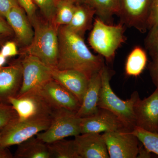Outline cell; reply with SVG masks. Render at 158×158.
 Returning a JSON list of instances; mask_svg holds the SVG:
<instances>
[{"label":"cell","mask_w":158,"mask_h":158,"mask_svg":"<svg viewBox=\"0 0 158 158\" xmlns=\"http://www.w3.org/2000/svg\"><path fill=\"white\" fill-rule=\"evenodd\" d=\"M81 134L129 131L124 123L113 113L99 108L91 116L81 118Z\"/></svg>","instance_id":"obj_11"},{"label":"cell","mask_w":158,"mask_h":158,"mask_svg":"<svg viewBox=\"0 0 158 158\" xmlns=\"http://www.w3.org/2000/svg\"><path fill=\"white\" fill-rule=\"evenodd\" d=\"M101 71L94 74L89 79L81 106L76 113L80 118L93 115L99 109L98 103L102 87Z\"/></svg>","instance_id":"obj_18"},{"label":"cell","mask_w":158,"mask_h":158,"mask_svg":"<svg viewBox=\"0 0 158 158\" xmlns=\"http://www.w3.org/2000/svg\"><path fill=\"white\" fill-rule=\"evenodd\" d=\"M36 90L55 109H65L77 113L81 106L74 95L53 79Z\"/></svg>","instance_id":"obj_12"},{"label":"cell","mask_w":158,"mask_h":158,"mask_svg":"<svg viewBox=\"0 0 158 158\" xmlns=\"http://www.w3.org/2000/svg\"><path fill=\"white\" fill-rule=\"evenodd\" d=\"M85 3L94 9L95 15L102 21L113 24V16L118 12V0H85Z\"/></svg>","instance_id":"obj_21"},{"label":"cell","mask_w":158,"mask_h":158,"mask_svg":"<svg viewBox=\"0 0 158 158\" xmlns=\"http://www.w3.org/2000/svg\"><path fill=\"white\" fill-rule=\"evenodd\" d=\"M13 31L8 23L2 18L0 17V34L10 36L13 34Z\"/></svg>","instance_id":"obj_34"},{"label":"cell","mask_w":158,"mask_h":158,"mask_svg":"<svg viewBox=\"0 0 158 158\" xmlns=\"http://www.w3.org/2000/svg\"><path fill=\"white\" fill-rule=\"evenodd\" d=\"M77 4H82L85 3V0H74Z\"/></svg>","instance_id":"obj_38"},{"label":"cell","mask_w":158,"mask_h":158,"mask_svg":"<svg viewBox=\"0 0 158 158\" xmlns=\"http://www.w3.org/2000/svg\"><path fill=\"white\" fill-rule=\"evenodd\" d=\"M22 79L21 61L0 68V103L9 104L10 98L17 96Z\"/></svg>","instance_id":"obj_14"},{"label":"cell","mask_w":158,"mask_h":158,"mask_svg":"<svg viewBox=\"0 0 158 158\" xmlns=\"http://www.w3.org/2000/svg\"><path fill=\"white\" fill-rule=\"evenodd\" d=\"M13 155L8 149V147H4L1 142V132L0 131V158H12Z\"/></svg>","instance_id":"obj_35"},{"label":"cell","mask_w":158,"mask_h":158,"mask_svg":"<svg viewBox=\"0 0 158 158\" xmlns=\"http://www.w3.org/2000/svg\"><path fill=\"white\" fill-rule=\"evenodd\" d=\"M7 36H7V35H5V34H0V44L4 42V40H5Z\"/></svg>","instance_id":"obj_37"},{"label":"cell","mask_w":158,"mask_h":158,"mask_svg":"<svg viewBox=\"0 0 158 158\" xmlns=\"http://www.w3.org/2000/svg\"><path fill=\"white\" fill-rule=\"evenodd\" d=\"M125 26L122 23L109 24L97 18L94 20L88 41L96 52L110 62L116 51L125 42Z\"/></svg>","instance_id":"obj_4"},{"label":"cell","mask_w":158,"mask_h":158,"mask_svg":"<svg viewBox=\"0 0 158 158\" xmlns=\"http://www.w3.org/2000/svg\"><path fill=\"white\" fill-rule=\"evenodd\" d=\"M110 158H136L141 142L132 131H118L104 133Z\"/></svg>","instance_id":"obj_10"},{"label":"cell","mask_w":158,"mask_h":158,"mask_svg":"<svg viewBox=\"0 0 158 158\" xmlns=\"http://www.w3.org/2000/svg\"><path fill=\"white\" fill-rule=\"evenodd\" d=\"M148 68L152 81L156 88H158V58L152 59Z\"/></svg>","instance_id":"obj_33"},{"label":"cell","mask_w":158,"mask_h":158,"mask_svg":"<svg viewBox=\"0 0 158 158\" xmlns=\"http://www.w3.org/2000/svg\"><path fill=\"white\" fill-rule=\"evenodd\" d=\"M51 121V118L21 120L17 118L1 131L2 145H18L47 129Z\"/></svg>","instance_id":"obj_7"},{"label":"cell","mask_w":158,"mask_h":158,"mask_svg":"<svg viewBox=\"0 0 158 158\" xmlns=\"http://www.w3.org/2000/svg\"><path fill=\"white\" fill-rule=\"evenodd\" d=\"M17 145L14 158H52L47 144L36 136Z\"/></svg>","instance_id":"obj_20"},{"label":"cell","mask_w":158,"mask_h":158,"mask_svg":"<svg viewBox=\"0 0 158 158\" xmlns=\"http://www.w3.org/2000/svg\"><path fill=\"white\" fill-rule=\"evenodd\" d=\"M34 37L23 54L38 58L44 63L56 68L59 54L58 28L47 20L38 19L33 25Z\"/></svg>","instance_id":"obj_2"},{"label":"cell","mask_w":158,"mask_h":158,"mask_svg":"<svg viewBox=\"0 0 158 158\" xmlns=\"http://www.w3.org/2000/svg\"><path fill=\"white\" fill-rule=\"evenodd\" d=\"M9 102L17 113L19 120L51 118L56 110L37 90L10 98Z\"/></svg>","instance_id":"obj_5"},{"label":"cell","mask_w":158,"mask_h":158,"mask_svg":"<svg viewBox=\"0 0 158 158\" xmlns=\"http://www.w3.org/2000/svg\"><path fill=\"white\" fill-rule=\"evenodd\" d=\"M19 4L25 11L32 26L37 20V6L34 0H17Z\"/></svg>","instance_id":"obj_29"},{"label":"cell","mask_w":158,"mask_h":158,"mask_svg":"<svg viewBox=\"0 0 158 158\" xmlns=\"http://www.w3.org/2000/svg\"><path fill=\"white\" fill-rule=\"evenodd\" d=\"M21 60L23 69L21 87L17 96L31 90H36L52 79V68L41 62L38 58L25 55Z\"/></svg>","instance_id":"obj_9"},{"label":"cell","mask_w":158,"mask_h":158,"mask_svg":"<svg viewBox=\"0 0 158 158\" xmlns=\"http://www.w3.org/2000/svg\"><path fill=\"white\" fill-rule=\"evenodd\" d=\"M59 54L56 68L73 69L83 73L90 78L104 67V59L92 53L84 37L69 31L65 26L58 28Z\"/></svg>","instance_id":"obj_1"},{"label":"cell","mask_w":158,"mask_h":158,"mask_svg":"<svg viewBox=\"0 0 158 158\" xmlns=\"http://www.w3.org/2000/svg\"><path fill=\"white\" fill-rule=\"evenodd\" d=\"M18 5L17 0H0V17L6 18L10 9Z\"/></svg>","instance_id":"obj_32"},{"label":"cell","mask_w":158,"mask_h":158,"mask_svg":"<svg viewBox=\"0 0 158 158\" xmlns=\"http://www.w3.org/2000/svg\"><path fill=\"white\" fill-rule=\"evenodd\" d=\"M102 87L98 107L110 111L117 116L129 129L132 131L135 127V108L140 99L137 91L133 92L131 98L123 100L116 95L111 88V73L105 65L102 69Z\"/></svg>","instance_id":"obj_3"},{"label":"cell","mask_w":158,"mask_h":158,"mask_svg":"<svg viewBox=\"0 0 158 158\" xmlns=\"http://www.w3.org/2000/svg\"><path fill=\"white\" fill-rule=\"evenodd\" d=\"M17 118V113L11 105L0 103V131Z\"/></svg>","instance_id":"obj_27"},{"label":"cell","mask_w":158,"mask_h":158,"mask_svg":"<svg viewBox=\"0 0 158 158\" xmlns=\"http://www.w3.org/2000/svg\"><path fill=\"white\" fill-rule=\"evenodd\" d=\"M6 19L18 42L25 48L28 46L34 38V30L24 9L19 5L15 6L6 15Z\"/></svg>","instance_id":"obj_16"},{"label":"cell","mask_w":158,"mask_h":158,"mask_svg":"<svg viewBox=\"0 0 158 158\" xmlns=\"http://www.w3.org/2000/svg\"><path fill=\"white\" fill-rule=\"evenodd\" d=\"M146 46L152 59L158 58V27L150 31L146 40Z\"/></svg>","instance_id":"obj_28"},{"label":"cell","mask_w":158,"mask_h":158,"mask_svg":"<svg viewBox=\"0 0 158 158\" xmlns=\"http://www.w3.org/2000/svg\"><path fill=\"white\" fill-rule=\"evenodd\" d=\"M145 149L158 155V132H152L135 127L132 131Z\"/></svg>","instance_id":"obj_25"},{"label":"cell","mask_w":158,"mask_h":158,"mask_svg":"<svg viewBox=\"0 0 158 158\" xmlns=\"http://www.w3.org/2000/svg\"><path fill=\"white\" fill-rule=\"evenodd\" d=\"M35 5L38 7L44 19L52 23L57 0H34Z\"/></svg>","instance_id":"obj_26"},{"label":"cell","mask_w":158,"mask_h":158,"mask_svg":"<svg viewBox=\"0 0 158 158\" xmlns=\"http://www.w3.org/2000/svg\"><path fill=\"white\" fill-rule=\"evenodd\" d=\"M81 118L76 112L65 109H56L47 129L38 133L36 136L46 143L81 134Z\"/></svg>","instance_id":"obj_6"},{"label":"cell","mask_w":158,"mask_h":158,"mask_svg":"<svg viewBox=\"0 0 158 158\" xmlns=\"http://www.w3.org/2000/svg\"><path fill=\"white\" fill-rule=\"evenodd\" d=\"M74 137V141L80 158H110L102 135L85 133Z\"/></svg>","instance_id":"obj_15"},{"label":"cell","mask_w":158,"mask_h":158,"mask_svg":"<svg viewBox=\"0 0 158 158\" xmlns=\"http://www.w3.org/2000/svg\"><path fill=\"white\" fill-rule=\"evenodd\" d=\"M77 3L74 0H57L52 23L57 28L70 23Z\"/></svg>","instance_id":"obj_23"},{"label":"cell","mask_w":158,"mask_h":158,"mask_svg":"<svg viewBox=\"0 0 158 158\" xmlns=\"http://www.w3.org/2000/svg\"><path fill=\"white\" fill-rule=\"evenodd\" d=\"M135 115V127L152 132H158V88L146 98L138 100Z\"/></svg>","instance_id":"obj_13"},{"label":"cell","mask_w":158,"mask_h":158,"mask_svg":"<svg viewBox=\"0 0 158 158\" xmlns=\"http://www.w3.org/2000/svg\"><path fill=\"white\" fill-rule=\"evenodd\" d=\"M0 53L6 58L16 56L18 54L16 44L12 41H8L3 46Z\"/></svg>","instance_id":"obj_31"},{"label":"cell","mask_w":158,"mask_h":158,"mask_svg":"<svg viewBox=\"0 0 158 158\" xmlns=\"http://www.w3.org/2000/svg\"><path fill=\"white\" fill-rule=\"evenodd\" d=\"M147 56L143 49L136 46L128 56L125 64V73L128 76L140 75L147 65Z\"/></svg>","instance_id":"obj_22"},{"label":"cell","mask_w":158,"mask_h":158,"mask_svg":"<svg viewBox=\"0 0 158 158\" xmlns=\"http://www.w3.org/2000/svg\"><path fill=\"white\" fill-rule=\"evenodd\" d=\"M7 58L3 56L2 54L0 53V68L3 67L4 65L6 64V61H7Z\"/></svg>","instance_id":"obj_36"},{"label":"cell","mask_w":158,"mask_h":158,"mask_svg":"<svg viewBox=\"0 0 158 158\" xmlns=\"http://www.w3.org/2000/svg\"><path fill=\"white\" fill-rule=\"evenodd\" d=\"M152 0H118L117 15L120 23L128 27H133L145 33L148 30Z\"/></svg>","instance_id":"obj_8"},{"label":"cell","mask_w":158,"mask_h":158,"mask_svg":"<svg viewBox=\"0 0 158 158\" xmlns=\"http://www.w3.org/2000/svg\"><path fill=\"white\" fill-rule=\"evenodd\" d=\"M47 144L52 158H80L74 140L64 138Z\"/></svg>","instance_id":"obj_24"},{"label":"cell","mask_w":158,"mask_h":158,"mask_svg":"<svg viewBox=\"0 0 158 158\" xmlns=\"http://www.w3.org/2000/svg\"><path fill=\"white\" fill-rule=\"evenodd\" d=\"M158 27V0H152L148 22V29L151 31Z\"/></svg>","instance_id":"obj_30"},{"label":"cell","mask_w":158,"mask_h":158,"mask_svg":"<svg viewBox=\"0 0 158 158\" xmlns=\"http://www.w3.org/2000/svg\"><path fill=\"white\" fill-rule=\"evenodd\" d=\"M52 77L74 95L81 104L88 86V77L78 71L52 68Z\"/></svg>","instance_id":"obj_17"},{"label":"cell","mask_w":158,"mask_h":158,"mask_svg":"<svg viewBox=\"0 0 158 158\" xmlns=\"http://www.w3.org/2000/svg\"><path fill=\"white\" fill-rule=\"evenodd\" d=\"M95 15L94 9L86 3L77 4L71 20L65 26L69 31L84 37L86 32L92 27Z\"/></svg>","instance_id":"obj_19"}]
</instances>
